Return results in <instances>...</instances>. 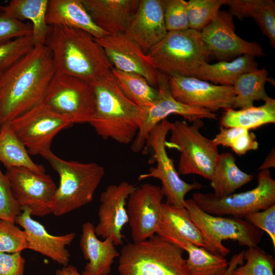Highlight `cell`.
Segmentation results:
<instances>
[{"mask_svg": "<svg viewBox=\"0 0 275 275\" xmlns=\"http://www.w3.org/2000/svg\"><path fill=\"white\" fill-rule=\"evenodd\" d=\"M257 67L255 57L245 54L230 62L221 61L212 64L204 62L195 77L216 85L233 86L240 75L255 70Z\"/></svg>", "mask_w": 275, "mask_h": 275, "instance_id": "30", "label": "cell"}, {"mask_svg": "<svg viewBox=\"0 0 275 275\" xmlns=\"http://www.w3.org/2000/svg\"><path fill=\"white\" fill-rule=\"evenodd\" d=\"M265 69H256L240 75L233 87L235 94L233 109L254 106L255 101H265L270 97L267 94L265 85L270 81Z\"/></svg>", "mask_w": 275, "mask_h": 275, "instance_id": "33", "label": "cell"}, {"mask_svg": "<svg viewBox=\"0 0 275 275\" xmlns=\"http://www.w3.org/2000/svg\"><path fill=\"white\" fill-rule=\"evenodd\" d=\"M26 148L30 155H43L51 150L53 138L73 124L43 102L8 124Z\"/></svg>", "mask_w": 275, "mask_h": 275, "instance_id": "12", "label": "cell"}, {"mask_svg": "<svg viewBox=\"0 0 275 275\" xmlns=\"http://www.w3.org/2000/svg\"><path fill=\"white\" fill-rule=\"evenodd\" d=\"M259 106H250L239 110L225 109L219 121L224 128L240 127L254 129L264 125L275 123V100L271 97Z\"/></svg>", "mask_w": 275, "mask_h": 275, "instance_id": "31", "label": "cell"}, {"mask_svg": "<svg viewBox=\"0 0 275 275\" xmlns=\"http://www.w3.org/2000/svg\"><path fill=\"white\" fill-rule=\"evenodd\" d=\"M171 125V122L164 119L150 132L144 149L152 148L154 153L153 161L156 162V166L150 168L148 173L140 175L138 179L153 178L159 180L161 183V190L166 197V203L185 207L186 195L193 190L200 189L202 185L197 182L189 183L181 179L173 160L168 156L166 142Z\"/></svg>", "mask_w": 275, "mask_h": 275, "instance_id": "11", "label": "cell"}, {"mask_svg": "<svg viewBox=\"0 0 275 275\" xmlns=\"http://www.w3.org/2000/svg\"><path fill=\"white\" fill-rule=\"evenodd\" d=\"M55 71L45 45L35 46L0 74V127L42 103Z\"/></svg>", "mask_w": 275, "mask_h": 275, "instance_id": "1", "label": "cell"}, {"mask_svg": "<svg viewBox=\"0 0 275 275\" xmlns=\"http://www.w3.org/2000/svg\"><path fill=\"white\" fill-rule=\"evenodd\" d=\"M146 55L157 71L168 76L195 77L209 57L200 33L190 29L168 32Z\"/></svg>", "mask_w": 275, "mask_h": 275, "instance_id": "6", "label": "cell"}, {"mask_svg": "<svg viewBox=\"0 0 275 275\" xmlns=\"http://www.w3.org/2000/svg\"><path fill=\"white\" fill-rule=\"evenodd\" d=\"M244 219L267 233L275 248V205L265 210L249 213Z\"/></svg>", "mask_w": 275, "mask_h": 275, "instance_id": "43", "label": "cell"}, {"mask_svg": "<svg viewBox=\"0 0 275 275\" xmlns=\"http://www.w3.org/2000/svg\"><path fill=\"white\" fill-rule=\"evenodd\" d=\"M32 34L31 23H25L4 14L0 16V44Z\"/></svg>", "mask_w": 275, "mask_h": 275, "instance_id": "42", "label": "cell"}, {"mask_svg": "<svg viewBox=\"0 0 275 275\" xmlns=\"http://www.w3.org/2000/svg\"><path fill=\"white\" fill-rule=\"evenodd\" d=\"M81 232L79 245L84 258L89 261L84 271L90 275H108L115 259L119 256L112 237L100 240L89 222L83 224Z\"/></svg>", "mask_w": 275, "mask_h": 275, "instance_id": "23", "label": "cell"}, {"mask_svg": "<svg viewBox=\"0 0 275 275\" xmlns=\"http://www.w3.org/2000/svg\"><path fill=\"white\" fill-rule=\"evenodd\" d=\"M60 177L51 204V213L59 216L76 210L93 200L105 170L94 162L63 159L51 151L42 155Z\"/></svg>", "mask_w": 275, "mask_h": 275, "instance_id": "4", "label": "cell"}, {"mask_svg": "<svg viewBox=\"0 0 275 275\" xmlns=\"http://www.w3.org/2000/svg\"><path fill=\"white\" fill-rule=\"evenodd\" d=\"M229 13L239 20L253 18L275 47V2L273 0H227Z\"/></svg>", "mask_w": 275, "mask_h": 275, "instance_id": "27", "label": "cell"}, {"mask_svg": "<svg viewBox=\"0 0 275 275\" xmlns=\"http://www.w3.org/2000/svg\"><path fill=\"white\" fill-rule=\"evenodd\" d=\"M15 223L23 228L29 249L39 253L63 266L68 265L70 255L66 246L74 240L75 233L59 236L50 234L43 225L32 218L28 209L21 211Z\"/></svg>", "mask_w": 275, "mask_h": 275, "instance_id": "21", "label": "cell"}, {"mask_svg": "<svg viewBox=\"0 0 275 275\" xmlns=\"http://www.w3.org/2000/svg\"><path fill=\"white\" fill-rule=\"evenodd\" d=\"M44 45L51 53L55 72L92 84L110 74L113 68L95 38L81 30L50 26Z\"/></svg>", "mask_w": 275, "mask_h": 275, "instance_id": "2", "label": "cell"}, {"mask_svg": "<svg viewBox=\"0 0 275 275\" xmlns=\"http://www.w3.org/2000/svg\"><path fill=\"white\" fill-rule=\"evenodd\" d=\"M73 124L90 123L95 113V97L91 84L68 74L55 72L43 102Z\"/></svg>", "mask_w": 275, "mask_h": 275, "instance_id": "10", "label": "cell"}, {"mask_svg": "<svg viewBox=\"0 0 275 275\" xmlns=\"http://www.w3.org/2000/svg\"><path fill=\"white\" fill-rule=\"evenodd\" d=\"M163 197L160 186L149 183L136 187L129 195L128 223L133 242L144 241L156 234Z\"/></svg>", "mask_w": 275, "mask_h": 275, "instance_id": "17", "label": "cell"}, {"mask_svg": "<svg viewBox=\"0 0 275 275\" xmlns=\"http://www.w3.org/2000/svg\"><path fill=\"white\" fill-rule=\"evenodd\" d=\"M95 39L113 68L139 74L152 87L157 88L158 71L140 46L124 33L108 34Z\"/></svg>", "mask_w": 275, "mask_h": 275, "instance_id": "19", "label": "cell"}, {"mask_svg": "<svg viewBox=\"0 0 275 275\" xmlns=\"http://www.w3.org/2000/svg\"><path fill=\"white\" fill-rule=\"evenodd\" d=\"M185 208L200 231L204 248L209 252L223 257L230 252L222 243L226 240L237 241L249 248L258 247L263 231L244 218L209 214L198 207L192 199H185Z\"/></svg>", "mask_w": 275, "mask_h": 275, "instance_id": "8", "label": "cell"}, {"mask_svg": "<svg viewBox=\"0 0 275 275\" xmlns=\"http://www.w3.org/2000/svg\"><path fill=\"white\" fill-rule=\"evenodd\" d=\"M140 0H81L95 24L107 34L124 33Z\"/></svg>", "mask_w": 275, "mask_h": 275, "instance_id": "22", "label": "cell"}, {"mask_svg": "<svg viewBox=\"0 0 275 275\" xmlns=\"http://www.w3.org/2000/svg\"><path fill=\"white\" fill-rule=\"evenodd\" d=\"M5 175L21 210L43 217L51 213V204L57 186L51 177L24 168L6 169Z\"/></svg>", "mask_w": 275, "mask_h": 275, "instance_id": "14", "label": "cell"}, {"mask_svg": "<svg viewBox=\"0 0 275 275\" xmlns=\"http://www.w3.org/2000/svg\"><path fill=\"white\" fill-rule=\"evenodd\" d=\"M29 248L23 230L15 223L0 219V253L21 252Z\"/></svg>", "mask_w": 275, "mask_h": 275, "instance_id": "39", "label": "cell"}, {"mask_svg": "<svg viewBox=\"0 0 275 275\" xmlns=\"http://www.w3.org/2000/svg\"><path fill=\"white\" fill-rule=\"evenodd\" d=\"M188 253L186 260L187 275H225L229 262L223 256L212 254L177 236L163 237Z\"/></svg>", "mask_w": 275, "mask_h": 275, "instance_id": "26", "label": "cell"}, {"mask_svg": "<svg viewBox=\"0 0 275 275\" xmlns=\"http://www.w3.org/2000/svg\"><path fill=\"white\" fill-rule=\"evenodd\" d=\"M35 46L32 35L0 44V74L28 54Z\"/></svg>", "mask_w": 275, "mask_h": 275, "instance_id": "38", "label": "cell"}, {"mask_svg": "<svg viewBox=\"0 0 275 275\" xmlns=\"http://www.w3.org/2000/svg\"><path fill=\"white\" fill-rule=\"evenodd\" d=\"M184 251L158 235L128 243L119 253L120 275H187Z\"/></svg>", "mask_w": 275, "mask_h": 275, "instance_id": "5", "label": "cell"}, {"mask_svg": "<svg viewBox=\"0 0 275 275\" xmlns=\"http://www.w3.org/2000/svg\"><path fill=\"white\" fill-rule=\"evenodd\" d=\"M217 146L230 148L238 155L252 150H257L259 143L255 134L250 130L240 127H219V132L212 140Z\"/></svg>", "mask_w": 275, "mask_h": 275, "instance_id": "35", "label": "cell"}, {"mask_svg": "<svg viewBox=\"0 0 275 275\" xmlns=\"http://www.w3.org/2000/svg\"><path fill=\"white\" fill-rule=\"evenodd\" d=\"M203 126L201 119L190 125L185 121L171 122V135L166 146L180 153L177 170L179 175L196 174L210 180L219 153L212 140L200 132Z\"/></svg>", "mask_w": 275, "mask_h": 275, "instance_id": "7", "label": "cell"}, {"mask_svg": "<svg viewBox=\"0 0 275 275\" xmlns=\"http://www.w3.org/2000/svg\"><path fill=\"white\" fill-rule=\"evenodd\" d=\"M136 187L122 181L108 185L101 193L98 212L99 222L95 227L97 236L103 239L112 237L115 245L123 244L122 229L128 222L127 200Z\"/></svg>", "mask_w": 275, "mask_h": 275, "instance_id": "18", "label": "cell"}, {"mask_svg": "<svg viewBox=\"0 0 275 275\" xmlns=\"http://www.w3.org/2000/svg\"><path fill=\"white\" fill-rule=\"evenodd\" d=\"M227 0H190L187 13L189 29L201 32L216 17L219 8Z\"/></svg>", "mask_w": 275, "mask_h": 275, "instance_id": "37", "label": "cell"}, {"mask_svg": "<svg viewBox=\"0 0 275 275\" xmlns=\"http://www.w3.org/2000/svg\"><path fill=\"white\" fill-rule=\"evenodd\" d=\"M4 14V6L0 4V16Z\"/></svg>", "mask_w": 275, "mask_h": 275, "instance_id": "48", "label": "cell"}, {"mask_svg": "<svg viewBox=\"0 0 275 275\" xmlns=\"http://www.w3.org/2000/svg\"><path fill=\"white\" fill-rule=\"evenodd\" d=\"M167 33L163 0H140L124 34L147 54Z\"/></svg>", "mask_w": 275, "mask_h": 275, "instance_id": "20", "label": "cell"}, {"mask_svg": "<svg viewBox=\"0 0 275 275\" xmlns=\"http://www.w3.org/2000/svg\"><path fill=\"white\" fill-rule=\"evenodd\" d=\"M257 183L251 190L223 198H218L213 193L198 192L191 199L199 208L209 214L244 218L249 213L275 205V180L269 169L260 171Z\"/></svg>", "mask_w": 275, "mask_h": 275, "instance_id": "9", "label": "cell"}, {"mask_svg": "<svg viewBox=\"0 0 275 275\" xmlns=\"http://www.w3.org/2000/svg\"><path fill=\"white\" fill-rule=\"evenodd\" d=\"M243 259L245 264L234 267L231 275H274V259L258 247L243 251Z\"/></svg>", "mask_w": 275, "mask_h": 275, "instance_id": "36", "label": "cell"}, {"mask_svg": "<svg viewBox=\"0 0 275 275\" xmlns=\"http://www.w3.org/2000/svg\"><path fill=\"white\" fill-rule=\"evenodd\" d=\"M46 21L49 26L81 30L96 39L108 35L95 24L81 0H48Z\"/></svg>", "mask_w": 275, "mask_h": 275, "instance_id": "24", "label": "cell"}, {"mask_svg": "<svg viewBox=\"0 0 275 275\" xmlns=\"http://www.w3.org/2000/svg\"><path fill=\"white\" fill-rule=\"evenodd\" d=\"M157 88L155 99L150 106L143 108L144 118L131 143V149L134 153L144 150L151 130L171 115L181 116L189 122L198 119H217V115L208 109L185 105L176 100L171 94L168 76L158 71Z\"/></svg>", "mask_w": 275, "mask_h": 275, "instance_id": "13", "label": "cell"}, {"mask_svg": "<svg viewBox=\"0 0 275 275\" xmlns=\"http://www.w3.org/2000/svg\"><path fill=\"white\" fill-rule=\"evenodd\" d=\"M111 73L124 94L139 106L151 105L157 95V90L152 87L142 75L113 68Z\"/></svg>", "mask_w": 275, "mask_h": 275, "instance_id": "34", "label": "cell"}, {"mask_svg": "<svg viewBox=\"0 0 275 275\" xmlns=\"http://www.w3.org/2000/svg\"><path fill=\"white\" fill-rule=\"evenodd\" d=\"M275 167V150L272 149L266 156L263 163L259 168V170L269 169Z\"/></svg>", "mask_w": 275, "mask_h": 275, "instance_id": "47", "label": "cell"}, {"mask_svg": "<svg viewBox=\"0 0 275 275\" xmlns=\"http://www.w3.org/2000/svg\"><path fill=\"white\" fill-rule=\"evenodd\" d=\"M230 152L219 153L216 160L210 185L218 198L234 193L235 190L250 182L254 176L242 171L236 164Z\"/></svg>", "mask_w": 275, "mask_h": 275, "instance_id": "28", "label": "cell"}, {"mask_svg": "<svg viewBox=\"0 0 275 275\" xmlns=\"http://www.w3.org/2000/svg\"><path fill=\"white\" fill-rule=\"evenodd\" d=\"M243 263V252L242 251L238 254L235 255L229 262V267L225 275H231L232 270L238 264Z\"/></svg>", "mask_w": 275, "mask_h": 275, "instance_id": "46", "label": "cell"}, {"mask_svg": "<svg viewBox=\"0 0 275 275\" xmlns=\"http://www.w3.org/2000/svg\"><path fill=\"white\" fill-rule=\"evenodd\" d=\"M163 17L168 32L189 29L187 2L184 0H163Z\"/></svg>", "mask_w": 275, "mask_h": 275, "instance_id": "40", "label": "cell"}, {"mask_svg": "<svg viewBox=\"0 0 275 275\" xmlns=\"http://www.w3.org/2000/svg\"><path fill=\"white\" fill-rule=\"evenodd\" d=\"M168 77L171 94L182 104L212 113L233 108L235 97L233 86L216 85L195 77Z\"/></svg>", "mask_w": 275, "mask_h": 275, "instance_id": "16", "label": "cell"}, {"mask_svg": "<svg viewBox=\"0 0 275 275\" xmlns=\"http://www.w3.org/2000/svg\"><path fill=\"white\" fill-rule=\"evenodd\" d=\"M233 17L227 11L219 10L211 22L200 32L209 56L221 61L245 54L264 56L258 43L245 41L235 33Z\"/></svg>", "mask_w": 275, "mask_h": 275, "instance_id": "15", "label": "cell"}, {"mask_svg": "<svg viewBox=\"0 0 275 275\" xmlns=\"http://www.w3.org/2000/svg\"><path fill=\"white\" fill-rule=\"evenodd\" d=\"M55 275H90L84 271L82 274L78 272L77 268L73 265H67L56 270Z\"/></svg>", "mask_w": 275, "mask_h": 275, "instance_id": "45", "label": "cell"}, {"mask_svg": "<svg viewBox=\"0 0 275 275\" xmlns=\"http://www.w3.org/2000/svg\"><path fill=\"white\" fill-rule=\"evenodd\" d=\"M48 0H12L4 6V15L30 21L35 46L44 45L50 26L46 21Z\"/></svg>", "mask_w": 275, "mask_h": 275, "instance_id": "29", "label": "cell"}, {"mask_svg": "<svg viewBox=\"0 0 275 275\" xmlns=\"http://www.w3.org/2000/svg\"><path fill=\"white\" fill-rule=\"evenodd\" d=\"M21 213L7 178L0 167V219L15 223L16 217Z\"/></svg>", "mask_w": 275, "mask_h": 275, "instance_id": "41", "label": "cell"}, {"mask_svg": "<svg viewBox=\"0 0 275 275\" xmlns=\"http://www.w3.org/2000/svg\"><path fill=\"white\" fill-rule=\"evenodd\" d=\"M0 162L6 169L24 168L45 173L43 166L35 163L26 148L8 124L0 127Z\"/></svg>", "mask_w": 275, "mask_h": 275, "instance_id": "32", "label": "cell"}, {"mask_svg": "<svg viewBox=\"0 0 275 275\" xmlns=\"http://www.w3.org/2000/svg\"><path fill=\"white\" fill-rule=\"evenodd\" d=\"M156 234L162 237L177 236L196 246H204L202 234L191 219L185 207L162 203L160 222Z\"/></svg>", "mask_w": 275, "mask_h": 275, "instance_id": "25", "label": "cell"}, {"mask_svg": "<svg viewBox=\"0 0 275 275\" xmlns=\"http://www.w3.org/2000/svg\"><path fill=\"white\" fill-rule=\"evenodd\" d=\"M92 85L95 113L89 124L104 140L125 145L132 143L144 118V108L124 94L112 73Z\"/></svg>", "mask_w": 275, "mask_h": 275, "instance_id": "3", "label": "cell"}, {"mask_svg": "<svg viewBox=\"0 0 275 275\" xmlns=\"http://www.w3.org/2000/svg\"><path fill=\"white\" fill-rule=\"evenodd\" d=\"M25 262L21 252L0 253V275H24Z\"/></svg>", "mask_w": 275, "mask_h": 275, "instance_id": "44", "label": "cell"}]
</instances>
